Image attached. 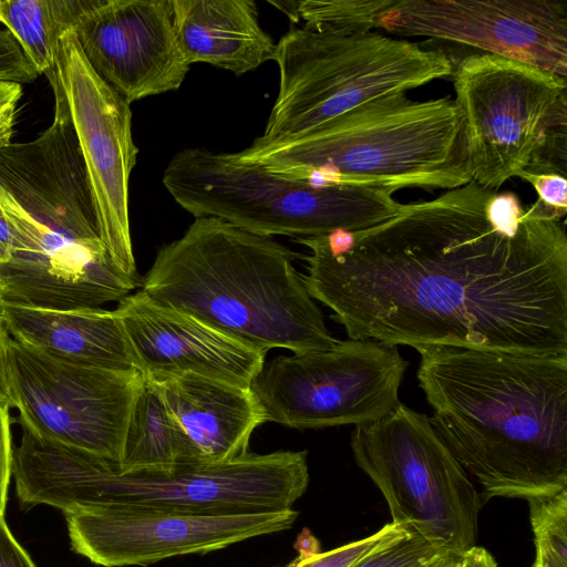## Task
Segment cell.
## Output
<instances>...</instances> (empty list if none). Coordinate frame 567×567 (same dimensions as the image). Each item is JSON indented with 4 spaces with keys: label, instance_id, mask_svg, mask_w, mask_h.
I'll return each instance as SVG.
<instances>
[{
    "label": "cell",
    "instance_id": "cell-1",
    "mask_svg": "<svg viewBox=\"0 0 567 567\" xmlns=\"http://www.w3.org/2000/svg\"><path fill=\"white\" fill-rule=\"evenodd\" d=\"M305 286L349 339L567 353V235L471 182L355 231L298 238Z\"/></svg>",
    "mask_w": 567,
    "mask_h": 567
},
{
    "label": "cell",
    "instance_id": "cell-2",
    "mask_svg": "<svg viewBox=\"0 0 567 567\" xmlns=\"http://www.w3.org/2000/svg\"><path fill=\"white\" fill-rule=\"evenodd\" d=\"M417 352L431 422L481 486L482 504L567 488V353Z\"/></svg>",
    "mask_w": 567,
    "mask_h": 567
},
{
    "label": "cell",
    "instance_id": "cell-3",
    "mask_svg": "<svg viewBox=\"0 0 567 567\" xmlns=\"http://www.w3.org/2000/svg\"><path fill=\"white\" fill-rule=\"evenodd\" d=\"M296 257L271 237L196 217L158 250L141 290L266 353L324 350L337 339L292 265Z\"/></svg>",
    "mask_w": 567,
    "mask_h": 567
},
{
    "label": "cell",
    "instance_id": "cell-4",
    "mask_svg": "<svg viewBox=\"0 0 567 567\" xmlns=\"http://www.w3.org/2000/svg\"><path fill=\"white\" fill-rule=\"evenodd\" d=\"M12 474L22 506L64 515L99 507L231 515L289 509L306 492V451L248 453L224 463L124 472L118 463L22 430Z\"/></svg>",
    "mask_w": 567,
    "mask_h": 567
},
{
    "label": "cell",
    "instance_id": "cell-5",
    "mask_svg": "<svg viewBox=\"0 0 567 567\" xmlns=\"http://www.w3.org/2000/svg\"><path fill=\"white\" fill-rule=\"evenodd\" d=\"M246 164L318 184L453 189L472 182L461 117L449 97L392 93L305 133L234 153Z\"/></svg>",
    "mask_w": 567,
    "mask_h": 567
},
{
    "label": "cell",
    "instance_id": "cell-6",
    "mask_svg": "<svg viewBox=\"0 0 567 567\" xmlns=\"http://www.w3.org/2000/svg\"><path fill=\"white\" fill-rule=\"evenodd\" d=\"M163 184L195 218L216 217L265 237L361 230L392 218L403 205L388 188L285 177L204 147L176 153Z\"/></svg>",
    "mask_w": 567,
    "mask_h": 567
},
{
    "label": "cell",
    "instance_id": "cell-7",
    "mask_svg": "<svg viewBox=\"0 0 567 567\" xmlns=\"http://www.w3.org/2000/svg\"><path fill=\"white\" fill-rule=\"evenodd\" d=\"M279 89L260 143L298 137L360 104L450 76L439 50L370 32L342 35L293 28L276 43Z\"/></svg>",
    "mask_w": 567,
    "mask_h": 567
},
{
    "label": "cell",
    "instance_id": "cell-8",
    "mask_svg": "<svg viewBox=\"0 0 567 567\" xmlns=\"http://www.w3.org/2000/svg\"><path fill=\"white\" fill-rule=\"evenodd\" d=\"M350 445L392 523L455 551L477 545L480 493L430 416L400 402L384 417L357 425Z\"/></svg>",
    "mask_w": 567,
    "mask_h": 567
},
{
    "label": "cell",
    "instance_id": "cell-9",
    "mask_svg": "<svg viewBox=\"0 0 567 567\" xmlns=\"http://www.w3.org/2000/svg\"><path fill=\"white\" fill-rule=\"evenodd\" d=\"M452 75L468 171L483 188L496 192L567 126L566 78L488 53L466 56Z\"/></svg>",
    "mask_w": 567,
    "mask_h": 567
},
{
    "label": "cell",
    "instance_id": "cell-10",
    "mask_svg": "<svg viewBox=\"0 0 567 567\" xmlns=\"http://www.w3.org/2000/svg\"><path fill=\"white\" fill-rule=\"evenodd\" d=\"M408 361L398 347L373 340H337L324 350L277 355L250 390L267 422L291 429L362 425L391 413Z\"/></svg>",
    "mask_w": 567,
    "mask_h": 567
},
{
    "label": "cell",
    "instance_id": "cell-11",
    "mask_svg": "<svg viewBox=\"0 0 567 567\" xmlns=\"http://www.w3.org/2000/svg\"><path fill=\"white\" fill-rule=\"evenodd\" d=\"M12 406L22 429L47 441L120 463L144 375L69 362L9 336Z\"/></svg>",
    "mask_w": 567,
    "mask_h": 567
},
{
    "label": "cell",
    "instance_id": "cell-12",
    "mask_svg": "<svg viewBox=\"0 0 567 567\" xmlns=\"http://www.w3.org/2000/svg\"><path fill=\"white\" fill-rule=\"evenodd\" d=\"M49 81L69 110L100 238L117 268L142 282L128 216V184L138 154L130 103L91 68L73 29L59 41L54 75Z\"/></svg>",
    "mask_w": 567,
    "mask_h": 567
},
{
    "label": "cell",
    "instance_id": "cell-13",
    "mask_svg": "<svg viewBox=\"0 0 567 567\" xmlns=\"http://www.w3.org/2000/svg\"><path fill=\"white\" fill-rule=\"evenodd\" d=\"M377 30L474 47L567 76V3L551 0H391Z\"/></svg>",
    "mask_w": 567,
    "mask_h": 567
},
{
    "label": "cell",
    "instance_id": "cell-14",
    "mask_svg": "<svg viewBox=\"0 0 567 567\" xmlns=\"http://www.w3.org/2000/svg\"><path fill=\"white\" fill-rule=\"evenodd\" d=\"M298 512L212 515L109 506L65 514L72 549L104 567L206 554L290 528Z\"/></svg>",
    "mask_w": 567,
    "mask_h": 567
},
{
    "label": "cell",
    "instance_id": "cell-15",
    "mask_svg": "<svg viewBox=\"0 0 567 567\" xmlns=\"http://www.w3.org/2000/svg\"><path fill=\"white\" fill-rule=\"evenodd\" d=\"M73 30L91 68L130 104L177 90L189 71L172 0H90Z\"/></svg>",
    "mask_w": 567,
    "mask_h": 567
},
{
    "label": "cell",
    "instance_id": "cell-16",
    "mask_svg": "<svg viewBox=\"0 0 567 567\" xmlns=\"http://www.w3.org/2000/svg\"><path fill=\"white\" fill-rule=\"evenodd\" d=\"M136 369L146 378L194 373L250 388L266 362L258 350L141 289L114 309Z\"/></svg>",
    "mask_w": 567,
    "mask_h": 567
},
{
    "label": "cell",
    "instance_id": "cell-17",
    "mask_svg": "<svg viewBox=\"0 0 567 567\" xmlns=\"http://www.w3.org/2000/svg\"><path fill=\"white\" fill-rule=\"evenodd\" d=\"M146 379L159 391L196 463H224L245 456L251 434L267 422L250 388L194 373Z\"/></svg>",
    "mask_w": 567,
    "mask_h": 567
},
{
    "label": "cell",
    "instance_id": "cell-18",
    "mask_svg": "<svg viewBox=\"0 0 567 567\" xmlns=\"http://www.w3.org/2000/svg\"><path fill=\"white\" fill-rule=\"evenodd\" d=\"M174 27L189 62L241 75L274 60L276 43L251 0H172Z\"/></svg>",
    "mask_w": 567,
    "mask_h": 567
},
{
    "label": "cell",
    "instance_id": "cell-19",
    "mask_svg": "<svg viewBox=\"0 0 567 567\" xmlns=\"http://www.w3.org/2000/svg\"><path fill=\"white\" fill-rule=\"evenodd\" d=\"M9 336L49 355L113 370H137L115 310H48L4 306Z\"/></svg>",
    "mask_w": 567,
    "mask_h": 567
},
{
    "label": "cell",
    "instance_id": "cell-20",
    "mask_svg": "<svg viewBox=\"0 0 567 567\" xmlns=\"http://www.w3.org/2000/svg\"><path fill=\"white\" fill-rule=\"evenodd\" d=\"M194 463L190 447L159 391L144 377L128 420L120 470H169Z\"/></svg>",
    "mask_w": 567,
    "mask_h": 567
},
{
    "label": "cell",
    "instance_id": "cell-21",
    "mask_svg": "<svg viewBox=\"0 0 567 567\" xmlns=\"http://www.w3.org/2000/svg\"><path fill=\"white\" fill-rule=\"evenodd\" d=\"M90 0H0V23L38 74L54 75L59 41L74 29Z\"/></svg>",
    "mask_w": 567,
    "mask_h": 567
},
{
    "label": "cell",
    "instance_id": "cell-22",
    "mask_svg": "<svg viewBox=\"0 0 567 567\" xmlns=\"http://www.w3.org/2000/svg\"><path fill=\"white\" fill-rule=\"evenodd\" d=\"M391 0H301L299 19L320 32L358 35L377 30L378 16Z\"/></svg>",
    "mask_w": 567,
    "mask_h": 567
},
{
    "label": "cell",
    "instance_id": "cell-23",
    "mask_svg": "<svg viewBox=\"0 0 567 567\" xmlns=\"http://www.w3.org/2000/svg\"><path fill=\"white\" fill-rule=\"evenodd\" d=\"M527 503L535 549L567 567V488Z\"/></svg>",
    "mask_w": 567,
    "mask_h": 567
},
{
    "label": "cell",
    "instance_id": "cell-24",
    "mask_svg": "<svg viewBox=\"0 0 567 567\" xmlns=\"http://www.w3.org/2000/svg\"><path fill=\"white\" fill-rule=\"evenodd\" d=\"M447 547L434 543L413 528L405 535L371 551L350 567H422Z\"/></svg>",
    "mask_w": 567,
    "mask_h": 567
},
{
    "label": "cell",
    "instance_id": "cell-25",
    "mask_svg": "<svg viewBox=\"0 0 567 567\" xmlns=\"http://www.w3.org/2000/svg\"><path fill=\"white\" fill-rule=\"evenodd\" d=\"M410 529V526L388 523L374 534L338 548L307 557L298 555V567H350L380 546L405 535Z\"/></svg>",
    "mask_w": 567,
    "mask_h": 567
},
{
    "label": "cell",
    "instance_id": "cell-26",
    "mask_svg": "<svg viewBox=\"0 0 567 567\" xmlns=\"http://www.w3.org/2000/svg\"><path fill=\"white\" fill-rule=\"evenodd\" d=\"M516 176L528 182L538 195L535 204L525 209V216L532 219L560 221L567 212L566 176L551 172L527 171H520Z\"/></svg>",
    "mask_w": 567,
    "mask_h": 567
},
{
    "label": "cell",
    "instance_id": "cell-27",
    "mask_svg": "<svg viewBox=\"0 0 567 567\" xmlns=\"http://www.w3.org/2000/svg\"><path fill=\"white\" fill-rule=\"evenodd\" d=\"M9 408L10 405L0 403V518L3 517L6 509L7 492L13 462Z\"/></svg>",
    "mask_w": 567,
    "mask_h": 567
},
{
    "label": "cell",
    "instance_id": "cell-28",
    "mask_svg": "<svg viewBox=\"0 0 567 567\" xmlns=\"http://www.w3.org/2000/svg\"><path fill=\"white\" fill-rule=\"evenodd\" d=\"M0 567H35L12 536L3 517L0 518Z\"/></svg>",
    "mask_w": 567,
    "mask_h": 567
},
{
    "label": "cell",
    "instance_id": "cell-29",
    "mask_svg": "<svg viewBox=\"0 0 567 567\" xmlns=\"http://www.w3.org/2000/svg\"><path fill=\"white\" fill-rule=\"evenodd\" d=\"M8 339L9 333L0 318V403L12 406L8 367Z\"/></svg>",
    "mask_w": 567,
    "mask_h": 567
},
{
    "label": "cell",
    "instance_id": "cell-30",
    "mask_svg": "<svg viewBox=\"0 0 567 567\" xmlns=\"http://www.w3.org/2000/svg\"><path fill=\"white\" fill-rule=\"evenodd\" d=\"M460 567H498V565L487 549L476 545L463 553Z\"/></svg>",
    "mask_w": 567,
    "mask_h": 567
},
{
    "label": "cell",
    "instance_id": "cell-31",
    "mask_svg": "<svg viewBox=\"0 0 567 567\" xmlns=\"http://www.w3.org/2000/svg\"><path fill=\"white\" fill-rule=\"evenodd\" d=\"M17 105L0 110V150L11 143L16 121Z\"/></svg>",
    "mask_w": 567,
    "mask_h": 567
},
{
    "label": "cell",
    "instance_id": "cell-32",
    "mask_svg": "<svg viewBox=\"0 0 567 567\" xmlns=\"http://www.w3.org/2000/svg\"><path fill=\"white\" fill-rule=\"evenodd\" d=\"M300 556H312L321 553L318 539L309 529H303L295 544Z\"/></svg>",
    "mask_w": 567,
    "mask_h": 567
},
{
    "label": "cell",
    "instance_id": "cell-33",
    "mask_svg": "<svg viewBox=\"0 0 567 567\" xmlns=\"http://www.w3.org/2000/svg\"><path fill=\"white\" fill-rule=\"evenodd\" d=\"M12 248V234L0 207V249L6 254L7 258Z\"/></svg>",
    "mask_w": 567,
    "mask_h": 567
},
{
    "label": "cell",
    "instance_id": "cell-34",
    "mask_svg": "<svg viewBox=\"0 0 567 567\" xmlns=\"http://www.w3.org/2000/svg\"><path fill=\"white\" fill-rule=\"evenodd\" d=\"M532 567H560L556 561H554L549 556H547L544 551L536 549L535 560Z\"/></svg>",
    "mask_w": 567,
    "mask_h": 567
},
{
    "label": "cell",
    "instance_id": "cell-35",
    "mask_svg": "<svg viewBox=\"0 0 567 567\" xmlns=\"http://www.w3.org/2000/svg\"><path fill=\"white\" fill-rule=\"evenodd\" d=\"M286 567H298V559L296 558L291 564Z\"/></svg>",
    "mask_w": 567,
    "mask_h": 567
},
{
    "label": "cell",
    "instance_id": "cell-36",
    "mask_svg": "<svg viewBox=\"0 0 567 567\" xmlns=\"http://www.w3.org/2000/svg\"><path fill=\"white\" fill-rule=\"evenodd\" d=\"M3 311H4V305L1 302L0 300V318L2 317L3 315Z\"/></svg>",
    "mask_w": 567,
    "mask_h": 567
},
{
    "label": "cell",
    "instance_id": "cell-37",
    "mask_svg": "<svg viewBox=\"0 0 567 567\" xmlns=\"http://www.w3.org/2000/svg\"><path fill=\"white\" fill-rule=\"evenodd\" d=\"M7 259L6 254L0 249V261Z\"/></svg>",
    "mask_w": 567,
    "mask_h": 567
}]
</instances>
